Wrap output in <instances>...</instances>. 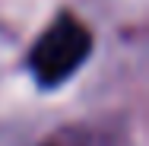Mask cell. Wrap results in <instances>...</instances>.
<instances>
[{"mask_svg": "<svg viewBox=\"0 0 149 146\" xmlns=\"http://www.w3.org/2000/svg\"><path fill=\"white\" fill-rule=\"evenodd\" d=\"M92 51V32L76 16H60L29 54V70L41 89H54L70 80Z\"/></svg>", "mask_w": 149, "mask_h": 146, "instance_id": "obj_1", "label": "cell"}]
</instances>
